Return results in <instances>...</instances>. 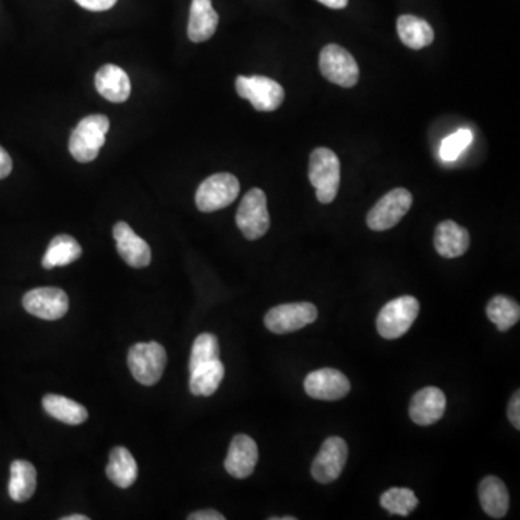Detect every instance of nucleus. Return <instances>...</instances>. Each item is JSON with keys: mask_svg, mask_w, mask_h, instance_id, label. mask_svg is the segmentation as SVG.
<instances>
[{"mask_svg": "<svg viewBox=\"0 0 520 520\" xmlns=\"http://www.w3.org/2000/svg\"><path fill=\"white\" fill-rule=\"evenodd\" d=\"M110 122L106 116L91 115L84 117L70 136V152L81 164L94 161L106 142Z\"/></svg>", "mask_w": 520, "mask_h": 520, "instance_id": "obj_1", "label": "nucleus"}, {"mask_svg": "<svg viewBox=\"0 0 520 520\" xmlns=\"http://www.w3.org/2000/svg\"><path fill=\"white\" fill-rule=\"evenodd\" d=\"M308 177L318 201L330 204L336 200L340 187V161L331 149L317 148L310 156Z\"/></svg>", "mask_w": 520, "mask_h": 520, "instance_id": "obj_2", "label": "nucleus"}, {"mask_svg": "<svg viewBox=\"0 0 520 520\" xmlns=\"http://www.w3.org/2000/svg\"><path fill=\"white\" fill-rule=\"evenodd\" d=\"M128 366L136 382L154 386L164 375L167 351L156 341L135 344L129 350Z\"/></svg>", "mask_w": 520, "mask_h": 520, "instance_id": "obj_3", "label": "nucleus"}, {"mask_svg": "<svg viewBox=\"0 0 520 520\" xmlns=\"http://www.w3.org/2000/svg\"><path fill=\"white\" fill-rule=\"evenodd\" d=\"M418 314V299L409 297V295L392 299L377 315V331L386 340H395L408 333Z\"/></svg>", "mask_w": 520, "mask_h": 520, "instance_id": "obj_4", "label": "nucleus"}, {"mask_svg": "<svg viewBox=\"0 0 520 520\" xmlns=\"http://www.w3.org/2000/svg\"><path fill=\"white\" fill-rule=\"evenodd\" d=\"M236 223L247 240H258L268 233V198L260 188H253L243 197L236 214Z\"/></svg>", "mask_w": 520, "mask_h": 520, "instance_id": "obj_5", "label": "nucleus"}, {"mask_svg": "<svg viewBox=\"0 0 520 520\" xmlns=\"http://www.w3.org/2000/svg\"><path fill=\"white\" fill-rule=\"evenodd\" d=\"M239 191V180L234 175L227 172L214 174L198 187L195 204L203 213H213L230 206L236 200Z\"/></svg>", "mask_w": 520, "mask_h": 520, "instance_id": "obj_6", "label": "nucleus"}, {"mask_svg": "<svg viewBox=\"0 0 520 520\" xmlns=\"http://www.w3.org/2000/svg\"><path fill=\"white\" fill-rule=\"evenodd\" d=\"M236 91L259 112H273L285 100V90L281 84L269 77H237Z\"/></svg>", "mask_w": 520, "mask_h": 520, "instance_id": "obj_7", "label": "nucleus"}, {"mask_svg": "<svg viewBox=\"0 0 520 520\" xmlns=\"http://www.w3.org/2000/svg\"><path fill=\"white\" fill-rule=\"evenodd\" d=\"M321 74L331 83L350 89L359 81L360 70L353 55L340 45H325L320 54Z\"/></svg>", "mask_w": 520, "mask_h": 520, "instance_id": "obj_8", "label": "nucleus"}, {"mask_svg": "<svg viewBox=\"0 0 520 520\" xmlns=\"http://www.w3.org/2000/svg\"><path fill=\"white\" fill-rule=\"evenodd\" d=\"M412 194L405 188H395L383 195L367 214V226L375 232L392 229L411 210Z\"/></svg>", "mask_w": 520, "mask_h": 520, "instance_id": "obj_9", "label": "nucleus"}, {"mask_svg": "<svg viewBox=\"0 0 520 520\" xmlns=\"http://www.w3.org/2000/svg\"><path fill=\"white\" fill-rule=\"evenodd\" d=\"M318 318V311L311 302H294L278 305L266 314L265 325L271 333L288 334L307 327Z\"/></svg>", "mask_w": 520, "mask_h": 520, "instance_id": "obj_10", "label": "nucleus"}, {"mask_svg": "<svg viewBox=\"0 0 520 520\" xmlns=\"http://www.w3.org/2000/svg\"><path fill=\"white\" fill-rule=\"evenodd\" d=\"M347 457H349L347 442L340 437L328 438L312 463V477L321 484L333 483L343 473Z\"/></svg>", "mask_w": 520, "mask_h": 520, "instance_id": "obj_11", "label": "nucleus"}, {"mask_svg": "<svg viewBox=\"0 0 520 520\" xmlns=\"http://www.w3.org/2000/svg\"><path fill=\"white\" fill-rule=\"evenodd\" d=\"M22 304L26 312L41 320H60L68 311L67 294L60 288L32 289L25 295Z\"/></svg>", "mask_w": 520, "mask_h": 520, "instance_id": "obj_12", "label": "nucleus"}, {"mask_svg": "<svg viewBox=\"0 0 520 520\" xmlns=\"http://www.w3.org/2000/svg\"><path fill=\"white\" fill-rule=\"evenodd\" d=\"M350 388V380L336 369L315 370L304 380L305 392L318 401H338L346 398Z\"/></svg>", "mask_w": 520, "mask_h": 520, "instance_id": "obj_13", "label": "nucleus"}, {"mask_svg": "<svg viewBox=\"0 0 520 520\" xmlns=\"http://www.w3.org/2000/svg\"><path fill=\"white\" fill-rule=\"evenodd\" d=\"M113 237L116 240L117 253L132 268L141 269L151 263L152 253L148 243L133 232L125 221H119L113 227Z\"/></svg>", "mask_w": 520, "mask_h": 520, "instance_id": "obj_14", "label": "nucleus"}, {"mask_svg": "<svg viewBox=\"0 0 520 520\" xmlns=\"http://www.w3.org/2000/svg\"><path fill=\"white\" fill-rule=\"evenodd\" d=\"M259 460L258 445L249 435L239 434L233 438L224 467L234 479H246L255 471Z\"/></svg>", "mask_w": 520, "mask_h": 520, "instance_id": "obj_15", "label": "nucleus"}, {"mask_svg": "<svg viewBox=\"0 0 520 520\" xmlns=\"http://www.w3.org/2000/svg\"><path fill=\"white\" fill-rule=\"evenodd\" d=\"M447 408V399L441 389L429 386L418 390L409 405V416L416 425L428 427L440 421Z\"/></svg>", "mask_w": 520, "mask_h": 520, "instance_id": "obj_16", "label": "nucleus"}, {"mask_svg": "<svg viewBox=\"0 0 520 520\" xmlns=\"http://www.w3.org/2000/svg\"><path fill=\"white\" fill-rule=\"evenodd\" d=\"M434 246L442 258H460L470 247V233L455 221H442L435 230Z\"/></svg>", "mask_w": 520, "mask_h": 520, "instance_id": "obj_17", "label": "nucleus"}, {"mask_svg": "<svg viewBox=\"0 0 520 520\" xmlns=\"http://www.w3.org/2000/svg\"><path fill=\"white\" fill-rule=\"evenodd\" d=\"M96 89L112 103H123L129 99L130 80L128 74L117 65H103L96 74Z\"/></svg>", "mask_w": 520, "mask_h": 520, "instance_id": "obj_18", "label": "nucleus"}, {"mask_svg": "<svg viewBox=\"0 0 520 520\" xmlns=\"http://www.w3.org/2000/svg\"><path fill=\"white\" fill-rule=\"evenodd\" d=\"M480 505L493 519H503L509 510L510 497L506 484L499 477L487 476L479 486Z\"/></svg>", "mask_w": 520, "mask_h": 520, "instance_id": "obj_19", "label": "nucleus"}, {"mask_svg": "<svg viewBox=\"0 0 520 520\" xmlns=\"http://www.w3.org/2000/svg\"><path fill=\"white\" fill-rule=\"evenodd\" d=\"M219 15L214 11L211 0H193L188 22V38L193 42H204L216 34Z\"/></svg>", "mask_w": 520, "mask_h": 520, "instance_id": "obj_20", "label": "nucleus"}, {"mask_svg": "<svg viewBox=\"0 0 520 520\" xmlns=\"http://www.w3.org/2000/svg\"><path fill=\"white\" fill-rule=\"evenodd\" d=\"M109 480L120 489H129L138 479V464L128 448L116 447L110 453L106 467Z\"/></svg>", "mask_w": 520, "mask_h": 520, "instance_id": "obj_21", "label": "nucleus"}, {"mask_svg": "<svg viewBox=\"0 0 520 520\" xmlns=\"http://www.w3.org/2000/svg\"><path fill=\"white\" fill-rule=\"evenodd\" d=\"M396 29L403 44L411 50H422L434 42V29L418 16L402 15L396 22Z\"/></svg>", "mask_w": 520, "mask_h": 520, "instance_id": "obj_22", "label": "nucleus"}, {"mask_svg": "<svg viewBox=\"0 0 520 520\" xmlns=\"http://www.w3.org/2000/svg\"><path fill=\"white\" fill-rule=\"evenodd\" d=\"M190 390L195 396H211L224 379V364L220 359L201 363L190 369Z\"/></svg>", "mask_w": 520, "mask_h": 520, "instance_id": "obj_23", "label": "nucleus"}, {"mask_svg": "<svg viewBox=\"0 0 520 520\" xmlns=\"http://www.w3.org/2000/svg\"><path fill=\"white\" fill-rule=\"evenodd\" d=\"M37 490V470L29 461L15 460L11 466L9 496L13 502L24 503Z\"/></svg>", "mask_w": 520, "mask_h": 520, "instance_id": "obj_24", "label": "nucleus"}, {"mask_svg": "<svg viewBox=\"0 0 520 520\" xmlns=\"http://www.w3.org/2000/svg\"><path fill=\"white\" fill-rule=\"evenodd\" d=\"M42 406L48 415L63 424L80 425L89 418V412L83 405L73 399L65 398V396L54 395V393L44 396Z\"/></svg>", "mask_w": 520, "mask_h": 520, "instance_id": "obj_25", "label": "nucleus"}, {"mask_svg": "<svg viewBox=\"0 0 520 520\" xmlns=\"http://www.w3.org/2000/svg\"><path fill=\"white\" fill-rule=\"evenodd\" d=\"M81 255H83V249H81L80 243L68 234H60V236L54 237L48 246L47 253L42 259V266L45 269L67 266L80 259Z\"/></svg>", "mask_w": 520, "mask_h": 520, "instance_id": "obj_26", "label": "nucleus"}, {"mask_svg": "<svg viewBox=\"0 0 520 520\" xmlns=\"http://www.w3.org/2000/svg\"><path fill=\"white\" fill-rule=\"evenodd\" d=\"M487 317L492 321L499 331L505 333L510 330L513 325L519 323L520 307L518 302L513 298L506 297V295H497L490 299L487 304Z\"/></svg>", "mask_w": 520, "mask_h": 520, "instance_id": "obj_27", "label": "nucleus"}, {"mask_svg": "<svg viewBox=\"0 0 520 520\" xmlns=\"http://www.w3.org/2000/svg\"><path fill=\"white\" fill-rule=\"evenodd\" d=\"M418 503L415 493L403 487H393L380 496V505L392 515H411Z\"/></svg>", "mask_w": 520, "mask_h": 520, "instance_id": "obj_28", "label": "nucleus"}, {"mask_svg": "<svg viewBox=\"0 0 520 520\" xmlns=\"http://www.w3.org/2000/svg\"><path fill=\"white\" fill-rule=\"evenodd\" d=\"M220 359L219 340L214 334L204 333L195 338L193 349H191L190 369L201 363Z\"/></svg>", "mask_w": 520, "mask_h": 520, "instance_id": "obj_29", "label": "nucleus"}, {"mask_svg": "<svg viewBox=\"0 0 520 520\" xmlns=\"http://www.w3.org/2000/svg\"><path fill=\"white\" fill-rule=\"evenodd\" d=\"M473 142V133L468 129H460L442 142L440 154L444 161H455Z\"/></svg>", "mask_w": 520, "mask_h": 520, "instance_id": "obj_30", "label": "nucleus"}, {"mask_svg": "<svg viewBox=\"0 0 520 520\" xmlns=\"http://www.w3.org/2000/svg\"><path fill=\"white\" fill-rule=\"evenodd\" d=\"M76 2L87 11L103 12L113 8L117 0H76Z\"/></svg>", "mask_w": 520, "mask_h": 520, "instance_id": "obj_31", "label": "nucleus"}, {"mask_svg": "<svg viewBox=\"0 0 520 520\" xmlns=\"http://www.w3.org/2000/svg\"><path fill=\"white\" fill-rule=\"evenodd\" d=\"M507 416H509L510 424L516 429H520V392L515 393L510 399L509 408H507Z\"/></svg>", "mask_w": 520, "mask_h": 520, "instance_id": "obj_32", "label": "nucleus"}, {"mask_svg": "<svg viewBox=\"0 0 520 520\" xmlns=\"http://www.w3.org/2000/svg\"><path fill=\"white\" fill-rule=\"evenodd\" d=\"M13 168L12 158L8 152L0 146V180L8 177L11 174Z\"/></svg>", "mask_w": 520, "mask_h": 520, "instance_id": "obj_33", "label": "nucleus"}, {"mask_svg": "<svg viewBox=\"0 0 520 520\" xmlns=\"http://www.w3.org/2000/svg\"><path fill=\"white\" fill-rule=\"evenodd\" d=\"M188 519L190 520H224L223 515L221 513L217 512V510H200V512H194L191 513L190 516H188Z\"/></svg>", "mask_w": 520, "mask_h": 520, "instance_id": "obj_34", "label": "nucleus"}, {"mask_svg": "<svg viewBox=\"0 0 520 520\" xmlns=\"http://www.w3.org/2000/svg\"><path fill=\"white\" fill-rule=\"evenodd\" d=\"M323 5L328 6L331 9H344L349 3V0H318Z\"/></svg>", "mask_w": 520, "mask_h": 520, "instance_id": "obj_35", "label": "nucleus"}, {"mask_svg": "<svg viewBox=\"0 0 520 520\" xmlns=\"http://www.w3.org/2000/svg\"><path fill=\"white\" fill-rule=\"evenodd\" d=\"M63 520H89L87 516L84 515H71V516H65Z\"/></svg>", "mask_w": 520, "mask_h": 520, "instance_id": "obj_36", "label": "nucleus"}]
</instances>
